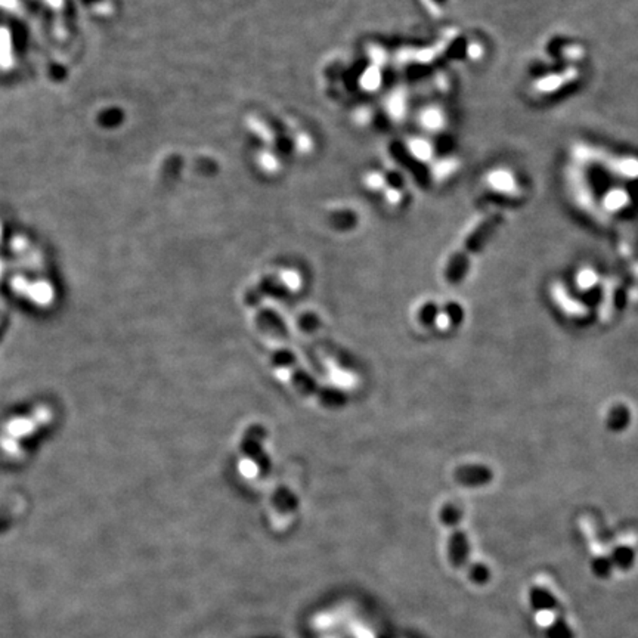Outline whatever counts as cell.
Returning a JSON list of instances; mask_svg holds the SVG:
<instances>
[{"instance_id": "5", "label": "cell", "mask_w": 638, "mask_h": 638, "mask_svg": "<svg viewBox=\"0 0 638 638\" xmlns=\"http://www.w3.org/2000/svg\"><path fill=\"white\" fill-rule=\"evenodd\" d=\"M623 299H625V295H623V291H622V282H619L616 279L607 282V291L604 294V299L602 302V309H600L602 321L612 319L613 315H616V312L622 309Z\"/></svg>"}, {"instance_id": "7", "label": "cell", "mask_w": 638, "mask_h": 638, "mask_svg": "<svg viewBox=\"0 0 638 638\" xmlns=\"http://www.w3.org/2000/svg\"><path fill=\"white\" fill-rule=\"evenodd\" d=\"M529 603L535 612H554L559 606H561L554 594L540 585L529 590Z\"/></svg>"}, {"instance_id": "14", "label": "cell", "mask_w": 638, "mask_h": 638, "mask_svg": "<svg viewBox=\"0 0 638 638\" xmlns=\"http://www.w3.org/2000/svg\"><path fill=\"white\" fill-rule=\"evenodd\" d=\"M599 278H597V274H595L594 271H591V269H584V271H580L576 277V282H578V287H580L583 290H588V288H592L595 287V284H597Z\"/></svg>"}, {"instance_id": "8", "label": "cell", "mask_w": 638, "mask_h": 638, "mask_svg": "<svg viewBox=\"0 0 638 638\" xmlns=\"http://www.w3.org/2000/svg\"><path fill=\"white\" fill-rule=\"evenodd\" d=\"M552 613H554V619L545 630L547 638H575V632L566 619L563 606H559Z\"/></svg>"}, {"instance_id": "9", "label": "cell", "mask_w": 638, "mask_h": 638, "mask_svg": "<svg viewBox=\"0 0 638 638\" xmlns=\"http://www.w3.org/2000/svg\"><path fill=\"white\" fill-rule=\"evenodd\" d=\"M423 124L427 127L429 132L441 135L445 132L448 126V116L444 108L441 107H432L427 111H424L423 114Z\"/></svg>"}, {"instance_id": "4", "label": "cell", "mask_w": 638, "mask_h": 638, "mask_svg": "<svg viewBox=\"0 0 638 638\" xmlns=\"http://www.w3.org/2000/svg\"><path fill=\"white\" fill-rule=\"evenodd\" d=\"M551 297H552V300H554V303H557L559 309L563 312V315L566 318L580 322V321H585L590 317L588 307L584 306L580 302L575 300L572 294L564 288L561 282L552 284Z\"/></svg>"}, {"instance_id": "13", "label": "cell", "mask_w": 638, "mask_h": 638, "mask_svg": "<svg viewBox=\"0 0 638 638\" xmlns=\"http://www.w3.org/2000/svg\"><path fill=\"white\" fill-rule=\"evenodd\" d=\"M612 571H613V564H612L611 557L600 556L592 560V572L595 573V576L606 579L612 575Z\"/></svg>"}, {"instance_id": "12", "label": "cell", "mask_w": 638, "mask_h": 638, "mask_svg": "<svg viewBox=\"0 0 638 638\" xmlns=\"http://www.w3.org/2000/svg\"><path fill=\"white\" fill-rule=\"evenodd\" d=\"M628 418H630L628 408L623 405H616L613 406L611 413H609L607 424L612 430H619L622 427H625V424H628Z\"/></svg>"}, {"instance_id": "10", "label": "cell", "mask_w": 638, "mask_h": 638, "mask_svg": "<svg viewBox=\"0 0 638 638\" xmlns=\"http://www.w3.org/2000/svg\"><path fill=\"white\" fill-rule=\"evenodd\" d=\"M612 564L620 571H630L635 563V551L628 545H619L612 552Z\"/></svg>"}, {"instance_id": "2", "label": "cell", "mask_w": 638, "mask_h": 638, "mask_svg": "<svg viewBox=\"0 0 638 638\" xmlns=\"http://www.w3.org/2000/svg\"><path fill=\"white\" fill-rule=\"evenodd\" d=\"M481 190L489 194L493 200L508 204L521 203L526 197V187L523 179L513 168L496 166L488 170L481 178Z\"/></svg>"}, {"instance_id": "3", "label": "cell", "mask_w": 638, "mask_h": 638, "mask_svg": "<svg viewBox=\"0 0 638 638\" xmlns=\"http://www.w3.org/2000/svg\"><path fill=\"white\" fill-rule=\"evenodd\" d=\"M441 520L449 529L448 536V560L456 569H469L470 544L464 529L461 528V512L453 504H445L441 512Z\"/></svg>"}, {"instance_id": "1", "label": "cell", "mask_w": 638, "mask_h": 638, "mask_svg": "<svg viewBox=\"0 0 638 638\" xmlns=\"http://www.w3.org/2000/svg\"><path fill=\"white\" fill-rule=\"evenodd\" d=\"M500 223L501 215L498 211H493V215H489L476 223L469 237L464 239L463 247L456 254H452L451 259L448 260L445 269V275L448 281L456 284L464 278V275L467 274V269H469L472 254L477 253L486 244V241L491 238L493 231L498 228Z\"/></svg>"}, {"instance_id": "6", "label": "cell", "mask_w": 638, "mask_h": 638, "mask_svg": "<svg viewBox=\"0 0 638 638\" xmlns=\"http://www.w3.org/2000/svg\"><path fill=\"white\" fill-rule=\"evenodd\" d=\"M456 479L458 484L465 485V486H479L488 484V481L492 479V473L485 465H463L456 472Z\"/></svg>"}, {"instance_id": "11", "label": "cell", "mask_w": 638, "mask_h": 638, "mask_svg": "<svg viewBox=\"0 0 638 638\" xmlns=\"http://www.w3.org/2000/svg\"><path fill=\"white\" fill-rule=\"evenodd\" d=\"M467 573H469V579L474 585H486L491 580V571L489 567L484 563H472L467 569Z\"/></svg>"}]
</instances>
